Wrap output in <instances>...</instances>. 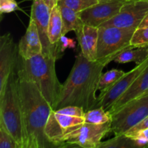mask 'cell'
Wrapping results in <instances>:
<instances>
[{
  "instance_id": "obj_28",
  "label": "cell",
  "mask_w": 148,
  "mask_h": 148,
  "mask_svg": "<svg viewBox=\"0 0 148 148\" xmlns=\"http://www.w3.org/2000/svg\"><path fill=\"white\" fill-rule=\"evenodd\" d=\"M76 42L74 39L69 38L65 36H62L59 40V47H60L61 52L62 53L64 52L66 49H74L75 48Z\"/></svg>"
},
{
  "instance_id": "obj_34",
  "label": "cell",
  "mask_w": 148,
  "mask_h": 148,
  "mask_svg": "<svg viewBox=\"0 0 148 148\" xmlns=\"http://www.w3.org/2000/svg\"><path fill=\"white\" fill-rule=\"evenodd\" d=\"M147 93H148V90L147 91V92H145V94H144V95H145V94H147Z\"/></svg>"
},
{
  "instance_id": "obj_16",
  "label": "cell",
  "mask_w": 148,
  "mask_h": 148,
  "mask_svg": "<svg viewBox=\"0 0 148 148\" xmlns=\"http://www.w3.org/2000/svg\"><path fill=\"white\" fill-rule=\"evenodd\" d=\"M81 53L90 61L97 60V46L98 39V27L83 24L75 31Z\"/></svg>"
},
{
  "instance_id": "obj_15",
  "label": "cell",
  "mask_w": 148,
  "mask_h": 148,
  "mask_svg": "<svg viewBox=\"0 0 148 148\" xmlns=\"http://www.w3.org/2000/svg\"><path fill=\"white\" fill-rule=\"evenodd\" d=\"M148 90V65L141 74L136 78L130 88L108 110L111 114L116 112L130 101L144 95Z\"/></svg>"
},
{
  "instance_id": "obj_27",
  "label": "cell",
  "mask_w": 148,
  "mask_h": 148,
  "mask_svg": "<svg viewBox=\"0 0 148 148\" xmlns=\"http://www.w3.org/2000/svg\"><path fill=\"white\" fill-rule=\"evenodd\" d=\"M18 4L15 0H0V12L10 13L19 10Z\"/></svg>"
},
{
  "instance_id": "obj_13",
  "label": "cell",
  "mask_w": 148,
  "mask_h": 148,
  "mask_svg": "<svg viewBox=\"0 0 148 148\" xmlns=\"http://www.w3.org/2000/svg\"><path fill=\"white\" fill-rule=\"evenodd\" d=\"M126 2V0L100 1L98 4L79 12V16L84 24L99 27L115 17Z\"/></svg>"
},
{
  "instance_id": "obj_4",
  "label": "cell",
  "mask_w": 148,
  "mask_h": 148,
  "mask_svg": "<svg viewBox=\"0 0 148 148\" xmlns=\"http://www.w3.org/2000/svg\"><path fill=\"white\" fill-rule=\"evenodd\" d=\"M0 127L11 134L20 148H25V135L16 72L10 75L4 91L0 93Z\"/></svg>"
},
{
  "instance_id": "obj_29",
  "label": "cell",
  "mask_w": 148,
  "mask_h": 148,
  "mask_svg": "<svg viewBox=\"0 0 148 148\" xmlns=\"http://www.w3.org/2000/svg\"><path fill=\"white\" fill-rule=\"evenodd\" d=\"M148 129V116L146 117L145 119H144L143 120H142L140 122H139L137 125H135L134 127H133L132 128L130 129L129 131H127L125 133V135H127V137L132 135V134H134V133L140 131V130H146Z\"/></svg>"
},
{
  "instance_id": "obj_3",
  "label": "cell",
  "mask_w": 148,
  "mask_h": 148,
  "mask_svg": "<svg viewBox=\"0 0 148 148\" xmlns=\"http://www.w3.org/2000/svg\"><path fill=\"white\" fill-rule=\"evenodd\" d=\"M56 60L57 59L55 56L43 53L27 59L19 56L16 69L37 85L53 110L62 87L56 75L55 67Z\"/></svg>"
},
{
  "instance_id": "obj_11",
  "label": "cell",
  "mask_w": 148,
  "mask_h": 148,
  "mask_svg": "<svg viewBox=\"0 0 148 148\" xmlns=\"http://www.w3.org/2000/svg\"><path fill=\"white\" fill-rule=\"evenodd\" d=\"M148 13V1H127L118 14L101 26L137 29Z\"/></svg>"
},
{
  "instance_id": "obj_12",
  "label": "cell",
  "mask_w": 148,
  "mask_h": 148,
  "mask_svg": "<svg viewBox=\"0 0 148 148\" xmlns=\"http://www.w3.org/2000/svg\"><path fill=\"white\" fill-rule=\"evenodd\" d=\"M19 53L10 33H6L0 38V93L4 91L9 77L16 72Z\"/></svg>"
},
{
  "instance_id": "obj_21",
  "label": "cell",
  "mask_w": 148,
  "mask_h": 148,
  "mask_svg": "<svg viewBox=\"0 0 148 148\" xmlns=\"http://www.w3.org/2000/svg\"><path fill=\"white\" fill-rule=\"evenodd\" d=\"M137 147L135 141L124 134L115 135L112 139L102 142L98 148H133Z\"/></svg>"
},
{
  "instance_id": "obj_35",
  "label": "cell",
  "mask_w": 148,
  "mask_h": 148,
  "mask_svg": "<svg viewBox=\"0 0 148 148\" xmlns=\"http://www.w3.org/2000/svg\"><path fill=\"white\" fill-rule=\"evenodd\" d=\"M146 61H147V62H148V58H147V59H146Z\"/></svg>"
},
{
  "instance_id": "obj_8",
  "label": "cell",
  "mask_w": 148,
  "mask_h": 148,
  "mask_svg": "<svg viewBox=\"0 0 148 148\" xmlns=\"http://www.w3.org/2000/svg\"><path fill=\"white\" fill-rule=\"evenodd\" d=\"M111 132V121L103 124L84 123L63 137L65 147L77 146L83 148H98L102 139Z\"/></svg>"
},
{
  "instance_id": "obj_18",
  "label": "cell",
  "mask_w": 148,
  "mask_h": 148,
  "mask_svg": "<svg viewBox=\"0 0 148 148\" xmlns=\"http://www.w3.org/2000/svg\"><path fill=\"white\" fill-rule=\"evenodd\" d=\"M58 5L60 8L63 23L62 36H66V33L70 31H77L83 25L84 23L79 17V13L64 5Z\"/></svg>"
},
{
  "instance_id": "obj_26",
  "label": "cell",
  "mask_w": 148,
  "mask_h": 148,
  "mask_svg": "<svg viewBox=\"0 0 148 148\" xmlns=\"http://www.w3.org/2000/svg\"><path fill=\"white\" fill-rule=\"evenodd\" d=\"M129 137L135 141L137 147H148V129L140 130Z\"/></svg>"
},
{
  "instance_id": "obj_22",
  "label": "cell",
  "mask_w": 148,
  "mask_h": 148,
  "mask_svg": "<svg viewBox=\"0 0 148 148\" xmlns=\"http://www.w3.org/2000/svg\"><path fill=\"white\" fill-rule=\"evenodd\" d=\"M126 74L124 71L121 69H112L103 73L100 77L98 84V90L103 91L108 88L110 85L114 84Z\"/></svg>"
},
{
  "instance_id": "obj_23",
  "label": "cell",
  "mask_w": 148,
  "mask_h": 148,
  "mask_svg": "<svg viewBox=\"0 0 148 148\" xmlns=\"http://www.w3.org/2000/svg\"><path fill=\"white\" fill-rule=\"evenodd\" d=\"M100 2L98 0H59L58 4L64 5L79 13Z\"/></svg>"
},
{
  "instance_id": "obj_25",
  "label": "cell",
  "mask_w": 148,
  "mask_h": 148,
  "mask_svg": "<svg viewBox=\"0 0 148 148\" xmlns=\"http://www.w3.org/2000/svg\"><path fill=\"white\" fill-rule=\"evenodd\" d=\"M0 148H20L11 134L1 127H0Z\"/></svg>"
},
{
  "instance_id": "obj_33",
  "label": "cell",
  "mask_w": 148,
  "mask_h": 148,
  "mask_svg": "<svg viewBox=\"0 0 148 148\" xmlns=\"http://www.w3.org/2000/svg\"><path fill=\"white\" fill-rule=\"evenodd\" d=\"M99 1H109V0H98Z\"/></svg>"
},
{
  "instance_id": "obj_17",
  "label": "cell",
  "mask_w": 148,
  "mask_h": 148,
  "mask_svg": "<svg viewBox=\"0 0 148 148\" xmlns=\"http://www.w3.org/2000/svg\"><path fill=\"white\" fill-rule=\"evenodd\" d=\"M62 30H63V23H62V14H61L60 8L59 5H57L51 10L48 34L51 43L56 47L59 48V49H60L59 40L62 36Z\"/></svg>"
},
{
  "instance_id": "obj_7",
  "label": "cell",
  "mask_w": 148,
  "mask_h": 148,
  "mask_svg": "<svg viewBox=\"0 0 148 148\" xmlns=\"http://www.w3.org/2000/svg\"><path fill=\"white\" fill-rule=\"evenodd\" d=\"M148 116V93L130 101L111 114V132L125 134Z\"/></svg>"
},
{
  "instance_id": "obj_24",
  "label": "cell",
  "mask_w": 148,
  "mask_h": 148,
  "mask_svg": "<svg viewBox=\"0 0 148 148\" xmlns=\"http://www.w3.org/2000/svg\"><path fill=\"white\" fill-rule=\"evenodd\" d=\"M132 47H142L148 46V27H137L131 39Z\"/></svg>"
},
{
  "instance_id": "obj_2",
  "label": "cell",
  "mask_w": 148,
  "mask_h": 148,
  "mask_svg": "<svg viewBox=\"0 0 148 148\" xmlns=\"http://www.w3.org/2000/svg\"><path fill=\"white\" fill-rule=\"evenodd\" d=\"M25 135V148H52L45 130L53 108L37 85L16 71Z\"/></svg>"
},
{
  "instance_id": "obj_19",
  "label": "cell",
  "mask_w": 148,
  "mask_h": 148,
  "mask_svg": "<svg viewBox=\"0 0 148 148\" xmlns=\"http://www.w3.org/2000/svg\"><path fill=\"white\" fill-rule=\"evenodd\" d=\"M148 58V46L128 49L121 52L116 57L114 62L119 64L134 62L140 64Z\"/></svg>"
},
{
  "instance_id": "obj_20",
  "label": "cell",
  "mask_w": 148,
  "mask_h": 148,
  "mask_svg": "<svg viewBox=\"0 0 148 148\" xmlns=\"http://www.w3.org/2000/svg\"><path fill=\"white\" fill-rule=\"evenodd\" d=\"M85 123L92 124H103L111 121V114L104 108H95L85 113Z\"/></svg>"
},
{
  "instance_id": "obj_32",
  "label": "cell",
  "mask_w": 148,
  "mask_h": 148,
  "mask_svg": "<svg viewBox=\"0 0 148 148\" xmlns=\"http://www.w3.org/2000/svg\"><path fill=\"white\" fill-rule=\"evenodd\" d=\"M127 1H148V0H126Z\"/></svg>"
},
{
  "instance_id": "obj_14",
  "label": "cell",
  "mask_w": 148,
  "mask_h": 148,
  "mask_svg": "<svg viewBox=\"0 0 148 148\" xmlns=\"http://www.w3.org/2000/svg\"><path fill=\"white\" fill-rule=\"evenodd\" d=\"M17 48L19 56L25 59L37 56L43 52L38 29L33 20L30 19L29 20L25 33L19 41Z\"/></svg>"
},
{
  "instance_id": "obj_1",
  "label": "cell",
  "mask_w": 148,
  "mask_h": 148,
  "mask_svg": "<svg viewBox=\"0 0 148 148\" xmlns=\"http://www.w3.org/2000/svg\"><path fill=\"white\" fill-rule=\"evenodd\" d=\"M106 66L103 62L90 61L81 52L78 53L69 76L62 84L53 110L69 106L81 107L85 111L95 108L98 84Z\"/></svg>"
},
{
  "instance_id": "obj_9",
  "label": "cell",
  "mask_w": 148,
  "mask_h": 148,
  "mask_svg": "<svg viewBox=\"0 0 148 148\" xmlns=\"http://www.w3.org/2000/svg\"><path fill=\"white\" fill-rule=\"evenodd\" d=\"M147 65L148 63L146 60L140 64H137L134 69L126 72L124 76L110 85L108 88L101 91V93L97 98L95 108L101 107L108 111L112 106L113 104L121 97V95L130 88V85L143 72Z\"/></svg>"
},
{
  "instance_id": "obj_10",
  "label": "cell",
  "mask_w": 148,
  "mask_h": 148,
  "mask_svg": "<svg viewBox=\"0 0 148 148\" xmlns=\"http://www.w3.org/2000/svg\"><path fill=\"white\" fill-rule=\"evenodd\" d=\"M50 14L51 10L45 4L43 0H33L30 19L34 21L38 29L39 35L43 46L42 53L53 56L59 59L62 56V53L59 48L51 43L48 34Z\"/></svg>"
},
{
  "instance_id": "obj_30",
  "label": "cell",
  "mask_w": 148,
  "mask_h": 148,
  "mask_svg": "<svg viewBox=\"0 0 148 148\" xmlns=\"http://www.w3.org/2000/svg\"><path fill=\"white\" fill-rule=\"evenodd\" d=\"M58 1L59 0H43V1L45 2V4L49 7V8L51 10L55 7L56 6L58 5Z\"/></svg>"
},
{
  "instance_id": "obj_6",
  "label": "cell",
  "mask_w": 148,
  "mask_h": 148,
  "mask_svg": "<svg viewBox=\"0 0 148 148\" xmlns=\"http://www.w3.org/2000/svg\"><path fill=\"white\" fill-rule=\"evenodd\" d=\"M135 30L116 26L98 27L97 60L108 65L121 52L134 48L131 46V39Z\"/></svg>"
},
{
  "instance_id": "obj_31",
  "label": "cell",
  "mask_w": 148,
  "mask_h": 148,
  "mask_svg": "<svg viewBox=\"0 0 148 148\" xmlns=\"http://www.w3.org/2000/svg\"><path fill=\"white\" fill-rule=\"evenodd\" d=\"M148 27V13L147 15L145 17L142 23H140V26L138 27Z\"/></svg>"
},
{
  "instance_id": "obj_5",
  "label": "cell",
  "mask_w": 148,
  "mask_h": 148,
  "mask_svg": "<svg viewBox=\"0 0 148 148\" xmlns=\"http://www.w3.org/2000/svg\"><path fill=\"white\" fill-rule=\"evenodd\" d=\"M85 113L83 108L75 106L52 111L45 132L54 147H65L63 143L64 136L85 123Z\"/></svg>"
}]
</instances>
